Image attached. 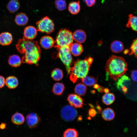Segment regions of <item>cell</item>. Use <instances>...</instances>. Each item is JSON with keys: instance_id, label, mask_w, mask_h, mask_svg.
<instances>
[{"instance_id": "6da1fadb", "label": "cell", "mask_w": 137, "mask_h": 137, "mask_svg": "<svg viewBox=\"0 0 137 137\" xmlns=\"http://www.w3.org/2000/svg\"><path fill=\"white\" fill-rule=\"evenodd\" d=\"M16 47L20 53L24 55L21 59L22 62L38 65L41 51L37 41L27 39L23 37L19 40Z\"/></svg>"}, {"instance_id": "7a4b0ae2", "label": "cell", "mask_w": 137, "mask_h": 137, "mask_svg": "<svg viewBox=\"0 0 137 137\" xmlns=\"http://www.w3.org/2000/svg\"><path fill=\"white\" fill-rule=\"evenodd\" d=\"M128 70L127 63L121 57L112 55L106 63L105 70L107 75L115 81L124 75Z\"/></svg>"}, {"instance_id": "3957f363", "label": "cell", "mask_w": 137, "mask_h": 137, "mask_svg": "<svg viewBox=\"0 0 137 137\" xmlns=\"http://www.w3.org/2000/svg\"><path fill=\"white\" fill-rule=\"evenodd\" d=\"M93 61V59L89 57L83 60L78 59L74 62L70 74V80L73 83L78 79H82L87 76Z\"/></svg>"}, {"instance_id": "277c9868", "label": "cell", "mask_w": 137, "mask_h": 137, "mask_svg": "<svg viewBox=\"0 0 137 137\" xmlns=\"http://www.w3.org/2000/svg\"><path fill=\"white\" fill-rule=\"evenodd\" d=\"M73 34L66 29H60L57 33L54 47L56 48L69 46L73 43Z\"/></svg>"}, {"instance_id": "5b68a950", "label": "cell", "mask_w": 137, "mask_h": 137, "mask_svg": "<svg viewBox=\"0 0 137 137\" xmlns=\"http://www.w3.org/2000/svg\"><path fill=\"white\" fill-rule=\"evenodd\" d=\"M58 57L65 65L68 74L70 73L71 67L74 62L69 46L57 48Z\"/></svg>"}, {"instance_id": "8992f818", "label": "cell", "mask_w": 137, "mask_h": 137, "mask_svg": "<svg viewBox=\"0 0 137 137\" xmlns=\"http://www.w3.org/2000/svg\"><path fill=\"white\" fill-rule=\"evenodd\" d=\"M38 31L49 34L54 30V24L53 21L47 16L41 19L36 23Z\"/></svg>"}, {"instance_id": "52a82bcc", "label": "cell", "mask_w": 137, "mask_h": 137, "mask_svg": "<svg viewBox=\"0 0 137 137\" xmlns=\"http://www.w3.org/2000/svg\"><path fill=\"white\" fill-rule=\"evenodd\" d=\"M61 114L64 120L66 121L70 122L73 121L76 118L77 112L74 107L66 105L62 109Z\"/></svg>"}, {"instance_id": "ba28073f", "label": "cell", "mask_w": 137, "mask_h": 137, "mask_svg": "<svg viewBox=\"0 0 137 137\" xmlns=\"http://www.w3.org/2000/svg\"><path fill=\"white\" fill-rule=\"evenodd\" d=\"M67 100L71 106L76 108H81L84 105L83 99L79 95L75 94H69Z\"/></svg>"}, {"instance_id": "9c48e42d", "label": "cell", "mask_w": 137, "mask_h": 137, "mask_svg": "<svg viewBox=\"0 0 137 137\" xmlns=\"http://www.w3.org/2000/svg\"><path fill=\"white\" fill-rule=\"evenodd\" d=\"M26 120L29 127L33 129L38 126L40 122V119L37 114L31 113L27 115Z\"/></svg>"}, {"instance_id": "30bf717a", "label": "cell", "mask_w": 137, "mask_h": 137, "mask_svg": "<svg viewBox=\"0 0 137 137\" xmlns=\"http://www.w3.org/2000/svg\"><path fill=\"white\" fill-rule=\"evenodd\" d=\"M40 43L43 48L47 49L54 47L55 41L51 37L46 36H43L41 38Z\"/></svg>"}, {"instance_id": "8fae6325", "label": "cell", "mask_w": 137, "mask_h": 137, "mask_svg": "<svg viewBox=\"0 0 137 137\" xmlns=\"http://www.w3.org/2000/svg\"><path fill=\"white\" fill-rule=\"evenodd\" d=\"M37 31V29L33 26H28L24 29V37L27 39L32 40L36 37Z\"/></svg>"}, {"instance_id": "7c38bea8", "label": "cell", "mask_w": 137, "mask_h": 137, "mask_svg": "<svg viewBox=\"0 0 137 137\" xmlns=\"http://www.w3.org/2000/svg\"><path fill=\"white\" fill-rule=\"evenodd\" d=\"M73 36L74 40L80 44L84 43L87 38L85 32L80 29L77 30L75 31L73 34Z\"/></svg>"}, {"instance_id": "4fadbf2b", "label": "cell", "mask_w": 137, "mask_h": 137, "mask_svg": "<svg viewBox=\"0 0 137 137\" xmlns=\"http://www.w3.org/2000/svg\"><path fill=\"white\" fill-rule=\"evenodd\" d=\"M13 38L11 34L8 32H2L0 34V44L2 45H10L12 42Z\"/></svg>"}, {"instance_id": "5bb4252c", "label": "cell", "mask_w": 137, "mask_h": 137, "mask_svg": "<svg viewBox=\"0 0 137 137\" xmlns=\"http://www.w3.org/2000/svg\"><path fill=\"white\" fill-rule=\"evenodd\" d=\"M69 47L72 54L74 56H79L83 51L82 45L80 43L77 42L73 43Z\"/></svg>"}, {"instance_id": "9a60e30c", "label": "cell", "mask_w": 137, "mask_h": 137, "mask_svg": "<svg viewBox=\"0 0 137 137\" xmlns=\"http://www.w3.org/2000/svg\"><path fill=\"white\" fill-rule=\"evenodd\" d=\"M126 27L137 32V16L130 14L128 15L127 23Z\"/></svg>"}, {"instance_id": "2e32d148", "label": "cell", "mask_w": 137, "mask_h": 137, "mask_svg": "<svg viewBox=\"0 0 137 137\" xmlns=\"http://www.w3.org/2000/svg\"><path fill=\"white\" fill-rule=\"evenodd\" d=\"M5 84L9 89H13L18 86L19 81L16 77L14 76H10L6 79Z\"/></svg>"}, {"instance_id": "e0dca14e", "label": "cell", "mask_w": 137, "mask_h": 137, "mask_svg": "<svg viewBox=\"0 0 137 137\" xmlns=\"http://www.w3.org/2000/svg\"><path fill=\"white\" fill-rule=\"evenodd\" d=\"M14 21L19 26H24L27 24L28 21V19L25 13H20L16 15Z\"/></svg>"}, {"instance_id": "ac0fdd59", "label": "cell", "mask_w": 137, "mask_h": 137, "mask_svg": "<svg viewBox=\"0 0 137 137\" xmlns=\"http://www.w3.org/2000/svg\"><path fill=\"white\" fill-rule=\"evenodd\" d=\"M68 10L72 14L76 15L78 14L80 10L79 1H73L70 3L68 4Z\"/></svg>"}, {"instance_id": "d6986e66", "label": "cell", "mask_w": 137, "mask_h": 137, "mask_svg": "<svg viewBox=\"0 0 137 137\" xmlns=\"http://www.w3.org/2000/svg\"><path fill=\"white\" fill-rule=\"evenodd\" d=\"M110 48L113 53H118L123 50L124 48V46L123 43L121 41L115 40L111 43Z\"/></svg>"}, {"instance_id": "ffe728a7", "label": "cell", "mask_w": 137, "mask_h": 137, "mask_svg": "<svg viewBox=\"0 0 137 137\" xmlns=\"http://www.w3.org/2000/svg\"><path fill=\"white\" fill-rule=\"evenodd\" d=\"M101 115L103 118L107 121L112 120L115 116L114 111L112 109L109 108L104 109L102 111Z\"/></svg>"}, {"instance_id": "44dd1931", "label": "cell", "mask_w": 137, "mask_h": 137, "mask_svg": "<svg viewBox=\"0 0 137 137\" xmlns=\"http://www.w3.org/2000/svg\"><path fill=\"white\" fill-rule=\"evenodd\" d=\"M22 63V59L18 55H13L10 56L8 59V63L12 66L17 67Z\"/></svg>"}, {"instance_id": "7402d4cb", "label": "cell", "mask_w": 137, "mask_h": 137, "mask_svg": "<svg viewBox=\"0 0 137 137\" xmlns=\"http://www.w3.org/2000/svg\"><path fill=\"white\" fill-rule=\"evenodd\" d=\"M11 121L13 124L20 125L24 123L25 121V118L23 115L21 113L16 112L12 116Z\"/></svg>"}, {"instance_id": "603a6c76", "label": "cell", "mask_w": 137, "mask_h": 137, "mask_svg": "<svg viewBox=\"0 0 137 137\" xmlns=\"http://www.w3.org/2000/svg\"><path fill=\"white\" fill-rule=\"evenodd\" d=\"M20 4L18 0H11L7 6L8 10L11 13H14L19 9Z\"/></svg>"}, {"instance_id": "cb8c5ba5", "label": "cell", "mask_w": 137, "mask_h": 137, "mask_svg": "<svg viewBox=\"0 0 137 137\" xmlns=\"http://www.w3.org/2000/svg\"><path fill=\"white\" fill-rule=\"evenodd\" d=\"M87 88L86 86L82 83L77 84L75 87L74 91L78 95L83 96L86 94Z\"/></svg>"}, {"instance_id": "d4e9b609", "label": "cell", "mask_w": 137, "mask_h": 137, "mask_svg": "<svg viewBox=\"0 0 137 137\" xmlns=\"http://www.w3.org/2000/svg\"><path fill=\"white\" fill-rule=\"evenodd\" d=\"M115 97L113 94L111 93H106L103 96L102 100L105 104L109 105L114 101Z\"/></svg>"}, {"instance_id": "484cf974", "label": "cell", "mask_w": 137, "mask_h": 137, "mask_svg": "<svg viewBox=\"0 0 137 137\" xmlns=\"http://www.w3.org/2000/svg\"><path fill=\"white\" fill-rule=\"evenodd\" d=\"M64 89L65 87L63 84L57 82L54 84L53 88V91L55 94L60 95L62 94Z\"/></svg>"}, {"instance_id": "4316f807", "label": "cell", "mask_w": 137, "mask_h": 137, "mask_svg": "<svg viewBox=\"0 0 137 137\" xmlns=\"http://www.w3.org/2000/svg\"><path fill=\"white\" fill-rule=\"evenodd\" d=\"M63 73L62 71L59 68L54 69L51 74L52 77L56 81H59L61 80L63 77Z\"/></svg>"}, {"instance_id": "83f0119b", "label": "cell", "mask_w": 137, "mask_h": 137, "mask_svg": "<svg viewBox=\"0 0 137 137\" xmlns=\"http://www.w3.org/2000/svg\"><path fill=\"white\" fill-rule=\"evenodd\" d=\"M82 81L84 84L89 87L92 86L96 81L95 78L91 76H86L82 79Z\"/></svg>"}, {"instance_id": "f1b7e54d", "label": "cell", "mask_w": 137, "mask_h": 137, "mask_svg": "<svg viewBox=\"0 0 137 137\" xmlns=\"http://www.w3.org/2000/svg\"><path fill=\"white\" fill-rule=\"evenodd\" d=\"M78 133L75 129L69 128L66 129L64 132L63 137H78Z\"/></svg>"}, {"instance_id": "f546056e", "label": "cell", "mask_w": 137, "mask_h": 137, "mask_svg": "<svg viewBox=\"0 0 137 137\" xmlns=\"http://www.w3.org/2000/svg\"><path fill=\"white\" fill-rule=\"evenodd\" d=\"M55 7L59 11H63L66 8V0H55Z\"/></svg>"}, {"instance_id": "4dcf8cb0", "label": "cell", "mask_w": 137, "mask_h": 137, "mask_svg": "<svg viewBox=\"0 0 137 137\" xmlns=\"http://www.w3.org/2000/svg\"><path fill=\"white\" fill-rule=\"evenodd\" d=\"M130 51L129 53L130 55H134L137 58V38L133 41L130 47Z\"/></svg>"}, {"instance_id": "1f68e13d", "label": "cell", "mask_w": 137, "mask_h": 137, "mask_svg": "<svg viewBox=\"0 0 137 137\" xmlns=\"http://www.w3.org/2000/svg\"><path fill=\"white\" fill-rule=\"evenodd\" d=\"M131 79L134 81L137 82V70H134L132 71L131 73Z\"/></svg>"}, {"instance_id": "d6a6232c", "label": "cell", "mask_w": 137, "mask_h": 137, "mask_svg": "<svg viewBox=\"0 0 137 137\" xmlns=\"http://www.w3.org/2000/svg\"><path fill=\"white\" fill-rule=\"evenodd\" d=\"M87 5L89 7L93 6L95 4L96 0H84Z\"/></svg>"}, {"instance_id": "836d02e7", "label": "cell", "mask_w": 137, "mask_h": 137, "mask_svg": "<svg viewBox=\"0 0 137 137\" xmlns=\"http://www.w3.org/2000/svg\"><path fill=\"white\" fill-rule=\"evenodd\" d=\"M5 80L3 76L0 75V89L3 88L5 84Z\"/></svg>"}, {"instance_id": "e575fe53", "label": "cell", "mask_w": 137, "mask_h": 137, "mask_svg": "<svg viewBox=\"0 0 137 137\" xmlns=\"http://www.w3.org/2000/svg\"><path fill=\"white\" fill-rule=\"evenodd\" d=\"M97 113L95 110L93 108L90 109L89 111V114L91 117H94Z\"/></svg>"}, {"instance_id": "d590c367", "label": "cell", "mask_w": 137, "mask_h": 137, "mask_svg": "<svg viewBox=\"0 0 137 137\" xmlns=\"http://www.w3.org/2000/svg\"><path fill=\"white\" fill-rule=\"evenodd\" d=\"M6 124L4 123H2L0 125V128L2 129H4L6 127Z\"/></svg>"}, {"instance_id": "8d00e7d4", "label": "cell", "mask_w": 137, "mask_h": 137, "mask_svg": "<svg viewBox=\"0 0 137 137\" xmlns=\"http://www.w3.org/2000/svg\"><path fill=\"white\" fill-rule=\"evenodd\" d=\"M104 87L100 86L97 89L99 92L102 93L104 92Z\"/></svg>"}, {"instance_id": "74e56055", "label": "cell", "mask_w": 137, "mask_h": 137, "mask_svg": "<svg viewBox=\"0 0 137 137\" xmlns=\"http://www.w3.org/2000/svg\"><path fill=\"white\" fill-rule=\"evenodd\" d=\"M100 86L98 84H94V87L95 89H98Z\"/></svg>"}, {"instance_id": "f35d334b", "label": "cell", "mask_w": 137, "mask_h": 137, "mask_svg": "<svg viewBox=\"0 0 137 137\" xmlns=\"http://www.w3.org/2000/svg\"><path fill=\"white\" fill-rule=\"evenodd\" d=\"M109 91V89L108 88H105L104 89V92H105V93H108Z\"/></svg>"}]
</instances>
